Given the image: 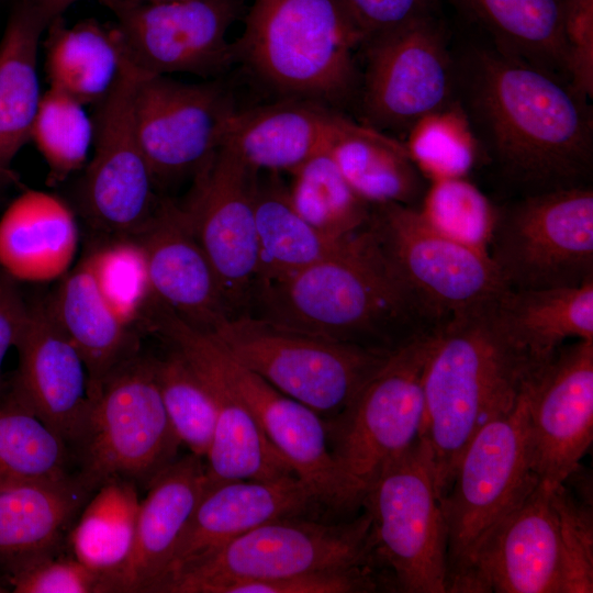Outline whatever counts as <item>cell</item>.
Wrapping results in <instances>:
<instances>
[{
  "instance_id": "obj_1",
  "label": "cell",
  "mask_w": 593,
  "mask_h": 593,
  "mask_svg": "<svg viewBox=\"0 0 593 593\" xmlns=\"http://www.w3.org/2000/svg\"><path fill=\"white\" fill-rule=\"evenodd\" d=\"M456 100L500 176L523 195L590 186L593 120L562 78L492 43L454 54Z\"/></svg>"
},
{
  "instance_id": "obj_2",
  "label": "cell",
  "mask_w": 593,
  "mask_h": 593,
  "mask_svg": "<svg viewBox=\"0 0 593 593\" xmlns=\"http://www.w3.org/2000/svg\"><path fill=\"white\" fill-rule=\"evenodd\" d=\"M248 313L382 350L443 325L403 279L370 221L334 256L259 283Z\"/></svg>"
},
{
  "instance_id": "obj_3",
  "label": "cell",
  "mask_w": 593,
  "mask_h": 593,
  "mask_svg": "<svg viewBox=\"0 0 593 593\" xmlns=\"http://www.w3.org/2000/svg\"><path fill=\"white\" fill-rule=\"evenodd\" d=\"M497 299L454 315L430 339L423 370L425 411L419 439L440 499L473 436L515 406L530 377L544 365L506 329Z\"/></svg>"
},
{
  "instance_id": "obj_4",
  "label": "cell",
  "mask_w": 593,
  "mask_h": 593,
  "mask_svg": "<svg viewBox=\"0 0 593 593\" xmlns=\"http://www.w3.org/2000/svg\"><path fill=\"white\" fill-rule=\"evenodd\" d=\"M592 593L593 515L567 482L540 481L500 523L457 593Z\"/></svg>"
},
{
  "instance_id": "obj_5",
  "label": "cell",
  "mask_w": 593,
  "mask_h": 593,
  "mask_svg": "<svg viewBox=\"0 0 593 593\" xmlns=\"http://www.w3.org/2000/svg\"><path fill=\"white\" fill-rule=\"evenodd\" d=\"M236 59L286 98L335 105L358 86L365 37L336 0H254Z\"/></svg>"
},
{
  "instance_id": "obj_6",
  "label": "cell",
  "mask_w": 593,
  "mask_h": 593,
  "mask_svg": "<svg viewBox=\"0 0 593 593\" xmlns=\"http://www.w3.org/2000/svg\"><path fill=\"white\" fill-rule=\"evenodd\" d=\"M209 333L238 362L328 421L349 406L392 351L338 342L249 313L225 317Z\"/></svg>"
},
{
  "instance_id": "obj_7",
  "label": "cell",
  "mask_w": 593,
  "mask_h": 593,
  "mask_svg": "<svg viewBox=\"0 0 593 593\" xmlns=\"http://www.w3.org/2000/svg\"><path fill=\"white\" fill-rule=\"evenodd\" d=\"M526 385L515 406L467 445L441 499L448 593L458 592L492 533L539 482L530 462Z\"/></svg>"
},
{
  "instance_id": "obj_8",
  "label": "cell",
  "mask_w": 593,
  "mask_h": 593,
  "mask_svg": "<svg viewBox=\"0 0 593 593\" xmlns=\"http://www.w3.org/2000/svg\"><path fill=\"white\" fill-rule=\"evenodd\" d=\"M180 445L164 406L153 358L137 354L93 392L88 433L75 455L76 474L92 493L112 480L148 488L176 460Z\"/></svg>"
},
{
  "instance_id": "obj_9",
  "label": "cell",
  "mask_w": 593,
  "mask_h": 593,
  "mask_svg": "<svg viewBox=\"0 0 593 593\" xmlns=\"http://www.w3.org/2000/svg\"><path fill=\"white\" fill-rule=\"evenodd\" d=\"M370 516L338 523L293 516L261 524L186 569L161 593H216L226 584L369 567Z\"/></svg>"
},
{
  "instance_id": "obj_10",
  "label": "cell",
  "mask_w": 593,
  "mask_h": 593,
  "mask_svg": "<svg viewBox=\"0 0 593 593\" xmlns=\"http://www.w3.org/2000/svg\"><path fill=\"white\" fill-rule=\"evenodd\" d=\"M371 560L405 593H447V532L432 462L418 440L392 461L362 502Z\"/></svg>"
},
{
  "instance_id": "obj_11",
  "label": "cell",
  "mask_w": 593,
  "mask_h": 593,
  "mask_svg": "<svg viewBox=\"0 0 593 593\" xmlns=\"http://www.w3.org/2000/svg\"><path fill=\"white\" fill-rule=\"evenodd\" d=\"M489 254L507 290L593 280L592 187L527 194L499 209Z\"/></svg>"
},
{
  "instance_id": "obj_12",
  "label": "cell",
  "mask_w": 593,
  "mask_h": 593,
  "mask_svg": "<svg viewBox=\"0 0 593 593\" xmlns=\"http://www.w3.org/2000/svg\"><path fill=\"white\" fill-rule=\"evenodd\" d=\"M434 331L393 349L349 406L325 421L335 459L365 494L421 436L423 370Z\"/></svg>"
},
{
  "instance_id": "obj_13",
  "label": "cell",
  "mask_w": 593,
  "mask_h": 593,
  "mask_svg": "<svg viewBox=\"0 0 593 593\" xmlns=\"http://www.w3.org/2000/svg\"><path fill=\"white\" fill-rule=\"evenodd\" d=\"M115 18L123 59L142 75L202 78L237 61L227 34L243 0H99Z\"/></svg>"
},
{
  "instance_id": "obj_14",
  "label": "cell",
  "mask_w": 593,
  "mask_h": 593,
  "mask_svg": "<svg viewBox=\"0 0 593 593\" xmlns=\"http://www.w3.org/2000/svg\"><path fill=\"white\" fill-rule=\"evenodd\" d=\"M139 72L122 60L107 97L94 105L92 158L85 166L78 202L90 225L110 236L136 237L160 203L141 146L134 115Z\"/></svg>"
},
{
  "instance_id": "obj_15",
  "label": "cell",
  "mask_w": 593,
  "mask_h": 593,
  "mask_svg": "<svg viewBox=\"0 0 593 593\" xmlns=\"http://www.w3.org/2000/svg\"><path fill=\"white\" fill-rule=\"evenodd\" d=\"M370 223L403 279L440 324L507 290L489 251L437 231L416 206L373 205Z\"/></svg>"
},
{
  "instance_id": "obj_16",
  "label": "cell",
  "mask_w": 593,
  "mask_h": 593,
  "mask_svg": "<svg viewBox=\"0 0 593 593\" xmlns=\"http://www.w3.org/2000/svg\"><path fill=\"white\" fill-rule=\"evenodd\" d=\"M258 172L221 144L194 175L190 197L181 204L213 268L227 317L247 314L255 292Z\"/></svg>"
},
{
  "instance_id": "obj_17",
  "label": "cell",
  "mask_w": 593,
  "mask_h": 593,
  "mask_svg": "<svg viewBox=\"0 0 593 593\" xmlns=\"http://www.w3.org/2000/svg\"><path fill=\"white\" fill-rule=\"evenodd\" d=\"M362 111L369 126L407 132L456 101L454 53L439 15L417 20L363 45Z\"/></svg>"
},
{
  "instance_id": "obj_18",
  "label": "cell",
  "mask_w": 593,
  "mask_h": 593,
  "mask_svg": "<svg viewBox=\"0 0 593 593\" xmlns=\"http://www.w3.org/2000/svg\"><path fill=\"white\" fill-rule=\"evenodd\" d=\"M235 111L231 94L217 81L188 83L139 74L135 124L156 186L194 176L220 147Z\"/></svg>"
},
{
  "instance_id": "obj_19",
  "label": "cell",
  "mask_w": 593,
  "mask_h": 593,
  "mask_svg": "<svg viewBox=\"0 0 593 593\" xmlns=\"http://www.w3.org/2000/svg\"><path fill=\"white\" fill-rule=\"evenodd\" d=\"M204 343L224 380L320 502L346 511L362 505L365 493L335 459L324 419L234 359L209 332Z\"/></svg>"
},
{
  "instance_id": "obj_20",
  "label": "cell",
  "mask_w": 593,
  "mask_h": 593,
  "mask_svg": "<svg viewBox=\"0 0 593 593\" xmlns=\"http://www.w3.org/2000/svg\"><path fill=\"white\" fill-rule=\"evenodd\" d=\"M533 471L559 484L571 478L593 440V340L560 347L526 385Z\"/></svg>"
},
{
  "instance_id": "obj_21",
  "label": "cell",
  "mask_w": 593,
  "mask_h": 593,
  "mask_svg": "<svg viewBox=\"0 0 593 593\" xmlns=\"http://www.w3.org/2000/svg\"><path fill=\"white\" fill-rule=\"evenodd\" d=\"M14 348L19 362L11 392L66 444L75 460L89 428V376L46 302L29 304Z\"/></svg>"
},
{
  "instance_id": "obj_22",
  "label": "cell",
  "mask_w": 593,
  "mask_h": 593,
  "mask_svg": "<svg viewBox=\"0 0 593 593\" xmlns=\"http://www.w3.org/2000/svg\"><path fill=\"white\" fill-rule=\"evenodd\" d=\"M156 314V331L187 358L215 404V432L205 457L210 482L273 480L294 474L213 363L204 332L164 307Z\"/></svg>"
},
{
  "instance_id": "obj_23",
  "label": "cell",
  "mask_w": 593,
  "mask_h": 593,
  "mask_svg": "<svg viewBox=\"0 0 593 593\" xmlns=\"http://www.w3.org/2000/svg\"><path fill=\"white\" fill-rule=\"evenodd\" d=\"M318 502L295 474L273 480H209L155 593L233 538L275 519L303 516Z\"/></svg>"
},
{
  "instance_id": "obj_24",
  "label": "cell",
  "mask_w": 593,
  "mask_h": 593,
  "mask_svg": "<svg viewBox=\"0 0 593 593\" xmlns=\"http://www.w3.org/2000/svg\"><path fill=\"white\" fill-rule=\"evenodd\" d=\"M135 238L144 249L158 306L204 332L227 317L213 268L180 204L161 199Z\"/></svg>"
},
{
  "instance_id": "obj_25",
  "label": "cell",
  "mask_w": 593,
  "mask_h": 593,
  "mask_svg": "<svg viewBox=\"0 0 593 593\" xmlns=\"http://www.w3.org/2000/svg\"><path fill=\"white\" fill-rule=\"evenodd\" d=\"M359 124L333 107L302 99L248 110L231 116L222 143L257 171H289L309 159L329 153Z\"/></svg>"
},
{
  "instance_id": "obj_26",
  "label": "cell",
  "mask_w": 593,
  "mask_h": 593,
  "mask_svg": "<svg viewBox=\"0 0 593 593\" xmlns=\"http://www.w3.org/2000/svg\"><path fill=\"white\" fill-rule=\"evenodd\" d=\"M208 484L205 465L192 454L176 459L154 479L141 501L132 551L113 592L155 593Z\"/></svg>"
},
{
  "instance_id": "obj_27",
  "label": "cell",
  "mask_w": 593,
  "mask_h": 593,
  "mask_svg": "<svg viewBox=\"0 0 593 593\" xmlns=\"http://www.w3.org/2000/svg\"><path fill=\"white\" fill-rule=\"evenodd\" d=\"M92 494L76 473L56 481L0 478V577L61 551Z\"/></svg>"
},
{
  "instance_id": "obj_28",
  "label": "cell",
  "mask_w": 593,
  "mask_h": 593,
  "mask_svg": "<svg viewBox=\"0 0 593 593\" xmlns=\"http://www.w3.org/2000/svg\"><path fill=\"white\" fill-rule=\"evenodd\" d=\"M79 242L76 215L56 194L26 190L0 216V269L18 282H49L71 268Z\"/></svg>"
},
{
  "instance_id": "obj_29",
  "label": "cell",
  "mask_w": 593,
  "mask_h": 593,
  "mask_svg": "<svg viewBox=\"0 0 593 593\" xmlns=\"http://www.w3.org/2000/svg\"><path fill=\"white\" fill-rule=\"evenodd\" d=\"M79 351L89 376L90 394L120 365L138 354V338L112 311L81 260L46 302Z\"/></svg>"
},
{
  "instance_id": "obj_30",
  "label": "cell",
  "mask_w": 593,
  "mask_h": 593,
  "mask_svg": "<svg viewBox=\"0 0 593 593\" xmlns=\"http://www.w3.org/2000/svg\"><path fill=\"white\" fill-rule=\"evenodd\" d=\"M51 20L15 1L0 41V175L13 179L11 164L30 141L42 99L37 56Z\"/></svg>"
},
{
  "instance_id": "obj_31",
  "label": "cell",
  "mask_w": 593,
  "mask_h": 593,
  "mask_svg": "<svg viewBox=\"0 0 593 593\" xmlns=\"http://www.w3.org/2000/svg\"><path fill=\"white\" fill-rule=\"evenodd\" d=\"M513 338L538 363L568 338L593 340V280L575 287L506 290L496 301Z\"/></svg>"
},
{
  "instance_id": "obj_32",
  "label": "cell",
  "mask_w": 593,
  "mask_h": 593,
  "mask_svg": "<svg viewBox=\"0 0 593 593\" xmlns=\"http://www.w3.org/2000/svg\"><path fill=\"white\" fill-rule=\"evenodd\" d=\"M45 71L49 87L83 105H96L114 86L122 67L118 31L89 19L67 26L61 16L46 29Z\"/></svg>"
},
{
  "instance_id": "obj_33",
  "label": "cell",
  "mask_w": 593,
  "mask_h": 593,
  "mask_svg": "<svg viewBox=\"0 0 593 593\" xmlns=\"http://www.w3.org/2000/svg\"><path fill=\"white\" fill-rule=\"evenodd\" d=\"M502 52L568 81L562 0H452Z\"/></svg>"
},
{
  "instance_id": "obj_34",
  "label": "cell",
  "mask_w": 593,
  "mask_h": 593,
  "mask_svg": "<svg viewBox=\"0 0 593 593\" xmlns=\"http://www.w3.org/2000/svg\"><path fill=\"white\" fill-rule=\"evenodd\" d=\"M329 155L349 187L368 204L419 205L427 184L403 142L359 124Z\"/></svg>"
},
{
  "instance_id": "obj_35",
  "label": "cell",
  "mask_w": 593,
  "mask_h": 593,
  "mask_svg": "<svg viewBox=\"0 0 593 593\" xmlns=\"http://www.w3.org/2000/svg\"><path fill=\"white\" fill-rule=\"evenodd\" d=\"M255 217L258 240L256 287L334 256L354 234L334 237L312 226L292 208L287 188L276 178L266 181L258 178Z\"/></svg>"
},
{
  "instance_id": "obj_36",
  "label": "cell",
  "mask_w": 593,
  "mask_h": 593,
  "mask_svg": "<svg viewBox=\"0 0 593 593\" xmlns=\"http://www.w3.org/2000/svg\"><path fill=\"white\" fill-rule=\"evenodd\" d=\"M137 485L112 480L97 489L74 523L67 542L72 556L113 583L132 551L138 510Z\"/></svg>"
},
{
  "instance_id": "obj_37",
  "label": "cell",
  "mask_w": 593,
  "mask_h": 593,
  "mask_svg": "<svg viewBox=\"0 0 593 593\" xmlns=\"http://www.w3.org/2000/svg\"><path fill=\"white\" fill-rule=\"evenodd\" d=\"M72 455L66 444L22 405L3 382L0 389V478L65 480Z\"/></svg>"
},
{
  "instance_id": "obj_38",
  "label": "cell",
  "mask_w": 593,
  "mask_h": 593,
  "mask_svg": "<svg viewBox=\"0 0 593 593\" xmlns=\"http://www.w3.org/2000/svg\"><path fill=\"white\" fill-rule=\"evenodd\" d=\"M290 174L288 199L296 213L315 228L344 237L369 223L372 205L354 192L329 153L309 159Z\"/></svg>"
},
{
  "instance_id": "obj_39",
  "label": "cell",
  "mask_w": 593,
  "mask_h": 593,
  "mask_svg": "<svg viewBox=\"0 0 593 593\" xmlns=\"http://www.w3.org/2000/svg\"><path fill=\"white\" fill-rule=\"evenodd\" d=\"M85 107L52 87L42 96L30 139L47 165V183L51 186L65 181L87 165L94 126Z\"/></svg>"
},
{
  "instance_id": "obj_40",
  "label": "cell",
  "mask_w": 593,
  "mask_h": 593,
  "mask_svg": "<svg viewBox=\"0 0 593 593\" xmlns=\"http://www.w3.org/2000/svg\"><path fill=\"white\" fill-rule=\"evenodd\" d=\"M172 349L163 359L153 358L155 378L179 441L192 455L205 459L215 432V404L187 358Z\"/></svg>"
},
{
  "instance_id": "obj_41",
  "label": "cell",
  "mask_w": 593,
  "mask_h": 593,
  "mask_svg": "<svg viewBox=\"0 0 593 593\" xmlns=\"http://www.w3.org/2000/svg\"><path fill=\"white\" fill-rule=\"evenodd\" d=\"M112 311L126 325L134 324L156 305L141 243L135 237L112 236L82 259Z\"/></svg>"
},
{
  "instance_id": "obj_42",
  "label": "cell",
  "mask_w": 593,
  "mask_h": 593,
  "mask_svg": "<svg viewBox=\"0 0 593 593\" xmlns=\"http://www.w3.org/2000/svg\"><path fill=\"white\" fill-rule=\"evenodd\" d=\"M414 165L428 181L466 177L473 168L479 143L457 102L417 121L404 143Z\"/></svg>"
},
{
  "instance_id": "obj_43",
  "label": "cell",
  "mask_w": 593,
  "mask_h": 593,
  "mask_svg": "<svg viewBox=\"0 0 593 593\" xmlns=\"http://www.w3.org/2000/svg\"><path fill=\"white\" fill-rule=\"evenodd\" d=\"M417 209L437 231L489 251L499 209L466 177L429 181Z\"/></svg>"
},
{
  "instance_id": "obj_44",
  "label": "cell",
  "mask_w": 593,
  "mask_h": 593,
  "mask_svg": "<svg viewBox=\"0 0 593 593\" xmlns=\"http://www.w3.org/2000/svg\"><path fill=\"white\" fill-rule=\"evenodd\" d=\"M14 593H104L105 579L61 551L35 558L5 577Z\"/></svg>"
},
{
  "instance_id": "obj_45",
  "label": "cell",
  "mask_w": 593,
  "mask_h": 593,
  "mask_svg": "<svg viewBox=\"0 0 593 593\" xmlns=\"http://www.w3.org/2000/svg\"><path fill=\"white\" fill-rule=\"evenodd\" d=\"M568 81L585 100L593 97V0H562Z\"/></svg>"
},
{
  "instance_id": "obj_46",
  "label": "cell",
  "mask_w": 593,
  "mask_h": 593,
  "mask_svg": "<svg viewBox=\"0 0 593 593\" xmlns=\"http://www.w3.org/2000/svg\"><path fill=\"white\" fill-rule=\"evenodd\" d=\"M365 44L421 19L439 15V0H336Z\"/></svg>"
},
{
  "instance_id": "obj_47",
  "label": "cell",
  "mask_w": 593,
  "mask_h": 593,
  "mask_svg": "<svg viewBox=\"0 0 593 593\" xmlns=\"http://www.w3.org/2000/svg\"><path fill=\"white\" fill-rule=\"evenodd\" d=\"M29 304L19 282L0 269V389L1 368L8 350L14 347L27 315Z\"/></svg>"
},
{
  "instance_id": "obj_48",
  "label": "cell",
  "mask_w": 593,
  "mask_h": 593,
  "mask_svg": "<svg viewBox=\"0 0 593 593\" xmlns=\"http://www.w3.org/2000/svg\"><path fill=\"white\" fill-rule=\"evenodd\" d=\"M25 2L43 12L51 22L61 16L64 11L72 3L80 0H15Z\"/></svg>"
},
{
  "instance_id": "obj_49",
  "label": "cell",
  "mask_w": 593,
  "mask_h": 593,
  "mask_svg": "<svg viewBox=\"0 0 593 593\" xmlns=\"http://www.w3.org/2000/svg\"><path fill=\"white\" fill-rule=\"evenodd\" d=\"M11 592L10 586L5 582L4 579L0 577V593H8Z\"/></svg>"
},
{
  "instance_id": "obj_50",
  "label": "cell",
  "mask_w": 593,
  "mask_h": 593,
  "mask_svg": "<svg viewBox=\"0 0 593 593\" xmlns=\"http://www.w3.org/2000/svg\"><path fill=\"white\" fill-rule=\"evenodd\" d=\"M12 179L8 178V177H4V176H1L0 175V191L1 189L3 188V186L8 182V181H11Z\"/></svg>"
},
{
  "instance_id": "obj_51",
  "label": "cell",
  "mask_w": 593,
  "mask_h": 593,
  "mask_svg": "<svg viewBox=\"0 0 593 593\" xmlns=\"http://www.w3.org/2000/svg\"><path fill=\"white\" fill-rule=\"evenodd\" d=\"M145 1H172V0H145Z\"/></svg>"
}]
</instances>
